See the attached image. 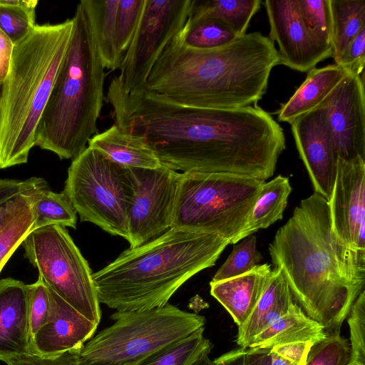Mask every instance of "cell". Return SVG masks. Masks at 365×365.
Masks as SVG:
<instances>
[{"instance_id":"1","label":"cell","mask_w":365,"mask_h":365,"mask_svg":"<svg viewBox=\"0 0 365 365\" xmlns=\"http://www.w3.org/2000/svg\"><path fill=\"white\" fill-rule=\"evenodd\" d=\"M269 252L295 303L326 334L340 332L364 290L365 253L337 239L328 201L316 192L302 200L277 230Z\"/></svg>"},{"instance_id":"2","label":"cell","mask_w":365,"mask_h":365,"mask_svg":"<svg viewBox=\"0 0 365 365\" xmlns=\"http://www.w3.org/2000/svg\"><path fill=\"white\" fill-rule=\"evenodd\" d=\"M180 31L152 68L146 89L202 108H242L262 98L272 69L280 64L269 37L258 31L245 34L222 46L203 49L187 46Z\"/></svg>"},{"instance_id":"3","label":"cell","mask_w":365,"mask_h":365,"mask_svg":"<svg viewBox=\"0 0 365 365\" xmlns=\"http://www.w3.org/2000/svg\"><path fill=\"white\" fill-rule=\"evenodd\" d=\"M229 244L218 235L172 227L92 274L99 302L120 312L164 306L187 280L215 265Z\"/></svg>"},{"instance_id":"4","label":"cell","mask_w":365,"mask_h":365,"mask_svg":"<svg viewBox=\"0 0 365 365\" xmlns=\"http://www.w3.org/2000/svg\"><path fill=\"white\" fill-rule=\"evenodd\" d=\"M72 19L36 24L14 44L0 86V169L26 163L38 123L66 52Z\"/></svg>"},{"instance_id":"5","label":"cell","mask_w":365,"mask_h":365,"mask_svg":"<svg viewBox=\"0 0 365 365\" xmlns=\"http://www.w3.org/2000/svg\"><path fill=\"white\" fill-rule=\"evenodd\" d=\"M72 19L70 41L38 125L36 146L73 160L97 133L106 74L81 2Z\"/></svg>"},{"instance_id":"6","label":"cell","mask_w":365,"mask_h":365,"mask_svg":"<svg viewBox=\"0 0 365 365\" xmlns=\"http://www.w3.org/2000/svg\"><path fill=\"white\" fill-rule=\"evenodd\" d=\"M113 323L83 344L78 365H135L154 352L205 329L203 316L166 304L120 312Z\"/></svg>"},{"instance_id":"7","label":"cell","mask_w":365,"mask_h":365,"mask_svg":"<svg viewBox=\"0 0 365 365\" xmlns=\"http://www.w3.org/2000/svg\"><path fill=\"white\" fill-rule=\"evenodd\" d=\"M264 182L231 174L181 173L173 227L231 241L244 228Z\"/></svg>"},{"instance_id":"8","label":"cell","mask_w":365,"mask_h":365,"mask_svg":"<svg viewBox=\"0 0 365 365\" xmlns=\"http://www.w3.org/2000/svg\"><path fill=\"white\" fill-rule=\"evenodd\" d=\"M81 222L128 240L132 177L121 166L88 146L72 160L63 191Z\"/></svg>"},{"instance_id":"9","label":"cell","mask_w":365,"mask_h":365,"mask_svg":"<svg viewBox=\"0 0 365 365\" xmlns=\"http://www.w3.org/2000/svg\"><path fill=\"white\" fill-rule=\"evenodd\" d=\"M21 245L45 284L98 325L101 311L93 273L66 227L51 225L35 229Z\"/></svg>"},{"instance_id":"10","label":"cell","mask_w":365,"mask_h":365,"mask_svg":"<svg viewBox=\"0 0 365 365\" xmlns=\"http://www.w3.org/2000/svg\"><path fill=\"white\" fill-rule=\"evenodd\" d=\"M193 0H145L132 41L114 77L125 93L145 87L156 61L168 43L184 28Z\"/></svg>"},{"instance_id":"11","label":"cell","mask_w":365,"mask_h":365,"mask_svg":"<svg viewBox=\"0 0 365 365\" xmlns=\"http://www.w3.org/2000/svg\"><path fill=\"white\" fill-rule=\"evenodd\" d=\"M133 194L128 211V240L137 247L173 227L181 173L165 165L155 169L128 168Z\"/></svg>"},{"instance_id":"12","label":"cell","mask_w":365,"mask_h":365,"mask_svg":"<svg viewBox=\"0 0 365 365\" xmlns=\"http://www.w3.org/2000/svg\"><path fill=\"white\" fill-rule=\"evenodd\" d=\"M264 4L270 25L269 38L279 46L281 64L307 72L332 56L331 43L304 21L298 0H266Z\"/></svg>"},{"instance_id":"13","label":"cell","mask_w":365,"mask_h":365,"mask_svg":"<svg viewBox=\"0 0 365 365\" xmlns=\"http://www.w3.org/2000/svg\"><path fill=\"white\" fill-rule=\"evenodd\" d=\"M328 204L337 239L349 249L365 253V160L337 158Z\"/></svg>"},{"instance_id":"14","label":"cell","mask_w":365,"mask_h":365,"mask_svg":"<svg viewBox=\"0 0 365 365\" xmlns=\"http://www.w3.org/2000/svg\"><path fill=\"white\" fill-rule=\"evenodd\" d=\"M321 104L337 158L365 160L364 75L349 73Z\"/></svg>"},{"instance_id":"15","label":"cell","mask_w":365,"mask_h":365,"mask_svg":"<svg viewBox=\"0 0 365 365\" xmlns=\"http://www.w3.org/2000/svg\"><path fill=\"white\" fill-rule=\"evenodd\" d=\"M289 124L314 192L329 201L336 177L337 156L325 107L321 104Z\"/></svg>"},{"instance_id":"16","label":"cell","mask_w":365,"mask_h":365,"mask_svg":"<svg viewBox=\"0 0 365 365\" xmlns=\"http://www.w3.org/2000/svg\"><path fill=\"white\" fill-rule=\"evenodd\" d=\"M48 287V286H47ZM50 313L47 322L31 339V352L56 356L80 350L98 325L88 320L48 287Z\"/></svg>"},{"instance_id":"17","label":"cell","mask_w":365,"mask_h":365,"mask_svg":"<svg viewBox=\"0 0 365 365\" xmlns=\"http://www.w3.org/2000/svg\"><path fill=\"white\" fill-rule=\"evenodd\" d=\"M31 352L27 287L23 282L0 280V360Z\"/></svg>"},{"instance_id":"18","label":"cell","mask_w":365,"mask_h":365,"mask_svg":"<svg viewBox=\"0 0 365 365\" xmlns=\"http://www.w3.org/2000/svg\"><path fill=\"white\" fill-rule=\"evenodd\" d=\"M271 274L269 264H257L241 275L210 282V294L225 308L239 327L252 312L269 282Z\"/></svg>"},{"instance_id":"19","label":"cell","mask_w":365,"mask_h":365,"mask_svg":"<svg viewBox=\"0 0 365 365\" xmlns=\"http://www.w3.org/2000/svg\"><path fill=\"white\" fill-rule=\"evenodd\" d=\"M294 302L287 282L281 272L274 268L252 312L246 322L238 327L237 345L247 349L257 334L284 315Z\"/></svg>"},{"instance_id":"20","label":"cell","mask_w":365,"mask_h":365,"mask_svg":"<svg viewBox=\"0 0 365 365\" xmlns=\"http://www.w3.org/2000/svg\"><path fill=\"white\" fill-rule=\"evenodd\" d=\"M349 73L341 65L313 68L304 81L277 111V119L290 123L319 106Z\"/></svg>"},{"instance_id":"21","label":"cell","mask_w":365,"mask_h":365,"mask_svg":"<svg viewBox=\"0 0 365 365\" xmlns=\"http://www.w3.org/2000/svg\"><path fill=\"white\" fill-rule=\"evenodd\" d=\"M88 144L125 168L155 169L163 165L143 139L122 130L115 124L93 135Z\"/></svg>"},{"instance_id":"22","label":"cell","mask_w":365,"mask_h":365,"mask_svg":"<svg viewBox=\"0 0 365 365\" xmlns=\"http://www.w3.org/2000/svg\"><path fill=\"white\" fill-rule=\"evenodd\" d=\"M327 336L324 327L309 318L295 302L272 326L257 334L247 348L271 349L276 345L309 342L315 344Z\"/></svg>"},{"instance_id":"23","label":"cell","mask_w":365,"mask_h":365,"mask_svg":"<svg viewBox=\"0 0 365 365\" xmlns=\"http://www.w3.org/2000/svg\"><path fill=\"white\" fill-rule=\"evenodd\" d=\"M119 0H82L96 48L105 68H119L122 57L116 46V14Z\"/></svg>"},{"instance_id":"24","label":"cell","mask_w":365,"mask_h":365,"mask_svg":"<svg viewBox=\"0 0 365 365\" xmlns=\"http://www.w3.org/2000/svg\"><path fill=\"white\" fill-rule=\"evenodd\" d=\"M291 192L288 178L281 175L264 182L244 228L230 241V244H235L282 220Z\"/></svg>"},{"instance_id":"25","label":"cell","mask_w":365,"mask_h":365,"mask_svg":"<svg viewBox=\"0 0 365 365\" xmlns=\"http://www.w3.org/2000/svg\"><path fill=\"white\" fill-rule=\"evenodd\" d=\"M261 3L259 0H193L186 23L192 24L202 19H217L240 36L246 34L250 21Z\"/></svg>"},{"instance_id":"26","label":"cell","mask_w":365,"mask_h":365,"mask_svg":"<svg viewBox=\"0 0 365 365\" xmlns=\"http://www.w3.org/2000/svg\"><path fill=\"white\" fill-rule=\"evenodd\" d=\"M332 57L341 65L350 44L365 27V0H330Z\"/></svg>"},{"instance_id":"27","label":"cell","mask_w":365,"mask_h":365,"mask_svg":"<svg viewBox=\"0 0 365 365\" xmlns=\"http://www.w3.org/2000/svg\"><path fill=\"white\" fill-rule=\"evenodd\" d=\"M34 230L51 225L76 228V211L63 192L51 191L46 181L31 194Z\"/></svg>"},{"instance_id":"28","label":"cell","mask_w":365,"mask_h":365,"mask_svg":"<svg viewBox=\"0 0 365 365\" xmlns=\"http://www.w3.org/2000/svg\"><path fill=\"white\" fill-rule=\"evenodd\" d=\"M203 333L204 329L164 347L135 365H190L202 354L211 351L212 344Z\"/></svg>"},{"instance_id":"29","label":"cell","mask_w":365,"mask_h":365,"mask_svg":"<svg viewBox=\"0 0 365 365\" xmlns=\"http://www.w3.org/2000/svg\"><path fill=\"white\" fill-rule=\"evenodd\" d=\"M37 0H0V29L14 44L36 26Z\"/></svg>"},{"instance_id":"30","label":"cell","mask_w":365,"mask_h":365,"mask_svg":"<svg viewBox=\"0 0 365 365\" xmlns=\"http://www.w3.org/2000/svg\"><path fill=\"white\" fill-rule=\"evenodd\" d=\"M180 35L187 46L203 49L222 46L238 37L226 24L214 19L185 23Z\"/></svg>"},{"instance_id":"31","label":"cell","mask_w":365,"mask_h":365,"mask_svg":"<svg viewBox=\"0 0 365 365\" xmlns=\"http://www.w3.org/2000/svg\"><path fill=\"white\" fill-rule=\"evenodd\" d=\"M257 237L250 235L235 245L225 262L218 269L211 282L232 278L252 269L262 259L257 249Z\"/></svg>"},{"instance_id":"32","label":"cell","mask_w":365,"mask_h":365,"mask_svg":"<svg viewBox=\"0 0 365 365\" xmlns=\"http://www.w3.org/2000/svg\"><path fill=\"white\" fill-rule=\"evenodd\" d=\"M32 200L0 231V272L26 235L34 230Z\"/></svg>"},{"instance_id":"33","label":"cell","mask_w":365,"mask_h":365,"mask_svg":"<svg viewBox=\"0 0 365 365\" xmlns=\"http://www.w3.org/2000/svg\"><path fill=\"white\" fill-rule=\"evenodd\" d=\"M350 355V343L340 332L327 334L325 339L312 346L306 365H348Z\"/></svg>"},{"instance_id":"34","label":"cell","mask_w":365,"mask_h":365,"mask_svg":"<svg viewBox=\"0 0 365 365\" xmlns=\"http://www.w3.org/2000/svg\"><path fill=\"white\" fill-rule=\"evenodd\" d=\"M145 0H119L117 14L115 38L121 57L128 48L142 15Z\"/></svg>"},{"instance_id":"35","label":"cell","mask_w":365,"mask_h":365,"mask_svg":"<svg viewBox=\"0 0 365 365\" xmlns=\"http://www.w3.org/2000/svg\"><path fill=\"white\" fill-rule=\"evenodd\" d=\"M351 355L348 365H365V291L356 298L349 313Z\"/></svg>"},{"instance_id":"36","label":"cell","mask_w":365,"mask_h":365,"mask_svg":"<svg viewBox=\"0 0 365 365\" xmlns=\"http://www.w3.org/2000/svg\"><path fill=\"white\" fill-rule=\"evenodd\" d=\"M30 336L31 337L48 321L50 313V298L47 285L41 277L26 284Z\"/></svg>"},{"instance_id":"37","label":"cell","mask_w":365,"mask_h":365,"mask_svg":"<svg viewBox=\"0 0 365 365\" xmlns=\"http://www.w3.org/2000/svg\"><path fill=\"white\" fill-rule=\"evenodd\" d=\"M298 4L305 23L331 43L332 21L330 0H298Z\"/></svg>"},{"instance_id":"38","label":"cell","mask_w":365,"mask_h":365,"mask_svg":"<svg viewBox=\"0 0 365 365\" xmlns=\"http://www.w3.org/2000/svg\"><path fill=\"white\" fill-rule=\"evenodd\" d=\"M80 350L49 356L28 353L11 357L4 362L7 365H78Z\"/></svg>"},{"instance_id":"39","label":"cell","mask_w":365,"mask_h":365,"mask_svg":"<svg viewBox=\"0 0 365 365\" xmlns=\"http://www.w3.org/2000/svg\"><path fill=\"white\" fill-rule=\"evenodd\" d=\"M365 64V27L356 35L349 46L341 66L349 73L356 76L364 74Z\"/></svg>"},{"instance_id":"40","label":"cell","mask_w":365,"mask_h":365,"mask_svg":"<svg viewBox=\"0 0 365 365\" xmlns=\"http://www.w3.org/2000/svg\"><path fill=\"white\" fill-rule=\"evenodd\" d=\"M44 181L36 177L25 180L0 179V205L17 195L30 192Z\"/></svg>"},{"instance_id":"41","label":"cell","mask_w":365,"mask_h":365,"mask_svg":"<svg viewBox=\"0 0 365 365\" xmlns=\"http://www.w3.org/2000/svg\"><path fill=\"white\" fill-rule=\"evenodd\" d=\"M314 345L309 342H294L273 346L270 351H273L293 365H306L308 354Z\"/></svg>"},{"instance_id":"42","label":"cell","mask_w":365,"mask_h":365,"mask_svg":"<svg viewBox=\"0 0 365 365\" xmlns=\"http://www.w3.org/2000/svg\"><path fill=\"white\" fill-rule=\"evenodd\" d=\"M36 189L29 193L17 195L0 205V231L30 202Z\"/></svg>"},{"instance_id":"43","label":"cell","mask_w":365,"mask_h":365,"mask_svg":"<svg viewBox=\"0 0 365 365\" xmlns=\"http://www.w3.org/2000/svg\"><path fill=\"white\" fill-rule=\"evenodd\" d=\"M14 46L10 38L0 29V86L8 74Z\"/></svg>"},{"instance_id":"44","label":"cell","mask_w":365,"mask_h":365,"mask_svg":"<svg viewBox=\"0 0 365 365\" xmlns=\"http://www.w3.org/2000/svg\"><path fill=\"white\" fill-rule=\"evenodd\" d=\"M246 349L240 348L227 352L213 360V365H245Z\"/></svg>"},{"instance_id":"45","label":"cell","mask_w":365,"mask_h":365,"mask_svg":"<svg viewBox=\"0 0 365 365\" xmlns=\"http://www.w3.org/2000/svg\"><path fill=\"white\" fill-rule=\"evenodd\" d=\"M270 349H246L245 365H270Z\"/></svg>"},{"instance_id":"46","label":"cell","mask_w":365,"mask_h":365,"mask_svg":"<svg viewBox=\"0 0 365 365\" xmlns=\"http://www.w3.org/2000/svg\"><path fill=\"white\" fill-rule=\"evenodd\" d=\"M270 365H293L288 360L269 350Z\"/></svg>"},{"instance_id":"47","label":"cell","mask_w":365,"mask_h":365,"mask_svg":"<svg viewBox=\"0 0 365 365\" xmlns=\"http://www.w3.org/2000/svg\"><path fill=\"white\" fill-rule=\"evenodd\" d=\"M210 353H205L190 365H213V361L209 357Z\"/></svg>"}]
</instances>
